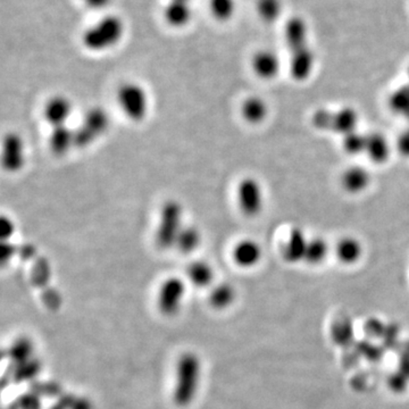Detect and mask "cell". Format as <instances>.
Returning <instances> with one entry per match:
<instances>
[{"mask_svg":"<svg viewBox=\"0 0 409 409\" xmlns=\"http://www.w3.org/2000/svg\"><path fill=\"white\" fill-rule=\"evenodd\" d=\"M110 126V116L105 108H89L74 129L75 148H89L108 132Z\"/></svg>","mask_w":409,"mask_h":409,"instance_id":"5b68a950","label":"cell"},{"mask_svg":"<svg viewBox=\"0 0 409 409\" xmlns=\"http://www.w3.org/2000/svg\"><path fill=\"white\" fill-rule=\"evenodd\" d=\"M315 62H316V58L311 45L291 53L290 65H289L291 77L297 82L309 80L314 71Z\"/></svg>","mask_w":409,"mask_h":409,"instance_id":"5bb4252c","label":"cell"},{"mask_svg":"<svg viewBox=\"0 0 409 409\" xmlns=\"http://www.w3.org/2000/svg\"><path fill=\"white\" fill-rule=\"evenodd\" d=\"M48 147L51 154L57 157L67 155L72 149L75 148L74 129L68 124L51 128L48 136Z\"/></svg>","mask_w":409,"mask_h":409,"instance_id":"e0dca14e","label":"cell"},{"mask_svg":"<svg viewBox=\"0 0 409 409\" xmlns=\"http://www.w3.org/2000/svg\"><path fill=\"white\" fill-rule=\"evenodd\" d=\"M329 243L325 239L320 237L311 238L307 243L305 259L304 261L309 263V265H320L325 261L329 256Z\"/></svg>","mask_w":409,"mask_h":409,"instance_id":"d4e9b609","label":"cell"},{"mask_svg":"<svg viewBox=\"0 0 409 409\" xmlns=\"http://www.w3.org/2000/svg\"><path fill=\"white\" fill-rule=\"evenodd\" d=\"M202 242V233L200 228L196 226L186 224L176 239L174 248L182 255H191L199 249Z\"/></svg>","mask_w":409,"mask_h":409,"instance_id":"cb8c5ba5","label":"cell"},{"mask_svg":"<svg viewBox=\"0 0 409 409\" xmlns=\"http://www.w3.org/2000/svg\"><path fill=\"white\" fill-rule=\"evenodd\" d=\"M270 113L268 104L259 96H248L243 99L240 106V114L243 121L250 125H259L264 123Z\"/></svg>","mask_w":409,"mask_h":409,"instance_id":"d6986e66","label":"cell"},{"mask_svg":"<svg viewBox=\"0 0 409 409\" xmlns=\"http://www.w3.org/2000/svg\"><path fill=\"white\" fill-rule=\"evenodd\" d=\"M237 204L243 216L257 217L263 212L265 204L264 190L261 182L254 176H245L237 186Z\"/></svg>","mask_w":409,"mask_h":409,"instance_id":"ba28073f","label":"cell"},{"mask_svg":"<svg viewBox=\"0 0 409 409\" xmlns=\"http://www.w3.org/2000/svg\"><path fill=\"white\" fill-rule=\"evenodd\" d=\"M335 256L344 265L356 264L361 261L364 247L357 238L346 235L335 245Z\"/></svg>","mask_w":409,"mask_h":409,"instance_id":"7402d4cb","label":"cell"},{"mask_svg":"<svg viewBox=\"0 0 409 409\" xmlns=\"http://www.w3.org/2000/svg\"><path fill=\"white\" fill-rule=\"evenodd\" d=\"M368 134H363L358 130L347 136H342V149L349 156L365 154Z\"/></svg>","mask_w":409,"mask_h":409,"instance_id":"83f0119b","label":"cell"},{"mask_svg":"<svg viewBox=\"0 0 409 409\" xmlns=\"http://www.w3.org/2000/svg\"><path fill=\"white\" fill-rule=\"evenodd\" d=\"M309 240V238L306 237L305 232L301 228H292L282 248V256L285 261L290 264L304 261Z\"/></svg>","mask_w":409,"mask_h":409,"instance_id":"ac0fdd59","label":"cell"},{"mask_svg":"<svg viewBox=\"0 0 409 409\" xmlns=\"http://www.w3.org/2000/svg\"><path fill=\"white\" fill-rule=\"evenodd\" d=\"M231 257L235 266L250 270L261 263L263 249L257 241L250 238H245L233 246Z\"/></svg>","mask_w":409,"mask_h":409,"instance_id":"8fae6325","label":"cell"},{"mask_svg":"<svg viewBox=\"0 0 409 409\" xmlns=\"http://www.w3.org/2000/svg\"><path fill=\"white\" fill-rule=\"evenodd\" d=\"M74 106L67 96L56 93L47 99L42 107V117L51 128L67 125Z\"/></svg>","mask_w":409,"mask_h":409,"instance_id":"30bf717a","label":"cell"},{"mask_svg":"<svg viewBox=\"0 0 409 409\" xmlns=\"http://www.w3.org/2000/svg\"><path fill=\"white\" fill-rule=\"evenodd\" d=\"M371 181L372 176L368 169L359 165L347 167L340 176L341 187L350 195L365 193Z\"/></svg>","mask_w":409,"mask_h":409,"instance_id":"2e32d148","label":"cell"},{"mask_svg":"<svg viewBox=\"0 0 409 409\" xmlns=\"http://www.w3.org/2000/svg\"><path fill=\"white\" fill-rule=\"evenodd\" d=\"M184 223V208L178 199H169L160 206L158 222L155 231V242L162 250L172 249Z\"/></svg>","mask_w":409,"mask_h":409,"instance_id":"3957f363","label":"cell"},{"mask_svg":"<svg viewBox=\"0 0 409 409\" xmlns=\"http://www.w3.org/2000/svg\"><path fill=\"white\" fill-rule=\"evenodd\" d=\"M237 299V290L228 282H221L212 287L208 294V303L215 311L230 309Z\"/></svg>","mask_w":409,"mask_h":409,"instance_id":"603a6c76","label":"cell"},{"mask_svg":"<svg viewBox=\"0 0 409 409\" xmlns=\"http://www.w3.org/2000/svg\"><path fill=\"white\" fill-rule=\"evenodd\" d=\"M15 224L11 217H1V220H0V237L3 239V242L12 240V238L15 235Z\"/></svg>","mask_w":409,"mask_h":409,"instance_id":"4dcf8cb0","label":"cell"},{"mask_svg":"<svg viewBox=\"0 0 409 409\" xmlns=\"http://www.w3.org/2000/svg\"><path fill=\"white\" fill-rule=\"evenodd\" d=\"M187 282L189 285H193L195 288L206 289L213 287V282L215 280V271L211 263L197 259L188 265Z\"/></svg>","mask_w":409,"mask_h":409,"instance_id":"ffe728a7","label":"cell"},{"mask_svg":"<svg viewBox=\"0 0 409 409\" xmlns=\"http://www.w3.org/2000/svg\"><path fill=\"white\" fill-rule=\"evenodd\" d=\"M31 353H32V344H30V341L24 340V339L18 340L11 348V355H12L13 358L18 361V362L29 359Z\"/></svg>","mask_w":409,"mask_h":409,"instance_id":"f546056e","label":"cell"},{"mask_svg":"<svg viewBox=\"0 0 409 409\" xmlns=\"http://www.w3.org/2000/svg\"><path fill=\"white\" fill-rule=\"evenodd\" d=\"M188 282L180 276H167L160 282L156 294V307L165 318H174L181 311L187 297Z\"/></svg>","mask_w":409,"mask_h":409,"instance_id":"52a82bcc","label":"cell"},{"mask_svg":"<svg viewBox=\"0 0 409 409\" xmlns=\"http://www.w3.org/2000/svg\"><path fill=\"white\" fill-rule=\"evenodd\" d=\"M1 164L12 174L21 172L27 164V145L23 136L15 131L5 134L1 145Z\"/></svg>","mask_w":409,"mask_h":409,"instance_id":"9c48e42d","label":"cell"},{"mask_svg":"<svg viewBox=\"0 0 409 409\" xmlns=\"http://www.w3.org/2000/svg\"><path fill=\"white\" fill-rule=\"evenodd\" d=\"M209 13L219 23H228L237 13V0H209Z\"/></svg>","mask_w":409,"mask_h":409,"instance_id":"484cf974","label":"cell"},{"mask_svg":"<svg viewBox=\"0 0 409 409\" xmlns=\"http://www.w3.org/2000/svg\"><path fill=\"white\" fill-rule=\"evenodd\" d=\"M116 103L123 115L134 123L147 119L150 110L148 91L136 81H125L116 90Z\"/></svg>","mask_w":409,"mask_h":409,"instance_id":"277c9868","label":"cell"},{"mask_svg":"<svg viewBox=\"0 0 409 409\" xmlns=\"http://www.w3.org/2000/svg\"><path fill=\"white\" fill-rule=\"evenodd\" d=\"M389 106L394 113L409 119V84L401 86L390 96Z\"/></svg>","mask_w":409,"mask_h":409,"instance_id":"f1b7e54d","label":"cell"},{"mask_svg":"<svg viewBox=\"0 0 409 409\" xmlns=\"http://www.w3.org/2000/svg\"><path fill=\"white\" fill-rule=\"evenodd\" d=\"M311 123L318 130L331 131L344 136L357 131L359 114L350 106L342 107L335 112L320 108L311 116Z\"/></svg>","mask_w":409,"mask_h":409,"instance_id":"8992f818","label":"cell"},{"mask_svg":"<svg viewBox=\"0 0 409 409\" xmlns=\"http://www.w3.org/2000/svg\"><path fill=\"white\" fill-rule=\"evenodd\" d=\"M125 23L115 14H107L86 27L82 33V45L90 53H105L121 44L124 38Z\"/></svg>","mask_w":409,"mask_h":409,"instance_id":"7a4b0ae2","label":"cell"},{"mask_svg":"<svg viewBox=\"0 0 409 409\" xmlns=\"http://www.w3.org/2000/svg\"><path fill=\"white\" fill-rule=\"evenodd\" d=\"M15 246L11 241L3 242V246H1V256H0L1 263L6 264L7 261H11L13 256L15 255Z\"/></svg>","mask_w":409,"mask_h":409,"instance_id":"d6a6232c","label":"cell"},{"mask_svg":"<svg viewBox=\"0 0 409 409\" xmlns=\"http://www.w3.org/2000/svg\"><path fill=\"white\" fill-rule=\"evenodd\" d=\"M396 148L403 157L409 158V128L398 136Z\"/></svg>","mask_w":409,"mask_h":409,"instance_id":"1f68e13d","label":"cell"},{"mask_svg":"<svg viewBox=\"0 0 409 409\" xmlns=\"http://www.w3.org/2000/svg\"><path fill=\"white\" fill-rule=\"evenodd\" d=\"M365 155L372 163L377 165L386 164L391 156V145L389 143L386 136L379 132L368 134Z\"/></svg>","mask_w":409,"mask_h":409,"instance_id":"44dd1931","label":"cell"},{"mask_svg":"<svg viewBox=\"0 0 409 409\" xmlns=\"http://www.w3.org/2000/svg\"><path fill=\"white\" fill-rule=\"evenodd\" d=\"M193 0H167L163 9L165 23L172 29H184L193 21Z\"/></svg>","mask_w":409,"mask_h":409,"instance_id":"4fadbf2b","label":"cell"},{"mask_svg":"<svg viewBox=\"0 0 409 409\" xmlns=\"http://www.w3.org/2000/svg\"><path fill=\"white\" fill-rule=\"evenodd\" d=\"M202 363L198 353L184 351L176 359L173 384V403L180 408L193 405L202 384Z\"/></svg>","mask_w":409,"mask_h":409,"instance_id":"6da1fadb","label":"cell"},{"mask_svg":"<svg viewBox=\"0 0 409 409\" xmlns=\"http://www.w3.org/2000/svg\"><path fill=\"white\" fill-rule=\"evenodd\" d=\"M283 11L282 0H257L256 12L264 23L272 24L279 20Z\"/></svg>","mask_w":409,"mask_h":409,"instance_id":"4316f807","label":"cell"},{"mask_svg":"<svg viewBox=\"0 0 409 409\" xmlns=\"http://www.w3.org/2000/svg\"><path fill=\"white\" fill-rule=\"evenodd\" d=\"M80 1L92 11H103L110 7L112 4V0H80Z\"/></svg>","mask_w":409,"mask_h":409,"instance_id":"836d02e7","label":"cell"},{"mask_svg":"<svg viewBox=\"0 0 409 409\" xmlns=\"http://www.w3.org/2000/svg\"><path fill=\"white\" fill-rule=\"evenodd\" d=\"M407 75H408V80H409V66H408V70H407Z\"/></svg>","mask_w":409,"mask_h":409,"instance_id":"e575fe53","label":"cell"},{"mask_svg":"<svg viewBox=\"0 0 409 409\" xmlns=\"http://www.w3.org/2000/svg\"><path fill=\"white\" fill-rule=\"evenodd\" d=\"M309 25L303 18H289L285 27V40L290 53L309 46Z\"/></svg>","mask_w":409,"mask_h":409,"instance_id":"9a60e30c","label":"cell"},{"mask_svg":"<svg viewBox=\"0 0 409 409\" xmlns=\"http://www.w3.org/2000/svg\"><path fill=\"white\" fill-rule=\"evenodd\" d=\"M252 71L258 79L264 81L274 80L281 70L278 53L270 49H259L254 53L250 60Z\"/></svg>","mask_w":409,"mask_h":409,"instance_id":"7c38bea8","label":"cell"}]
</instances>
